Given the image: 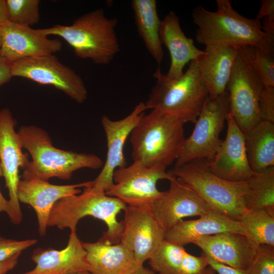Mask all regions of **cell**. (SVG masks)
Masks as SVG:
<instances>
[{"mask_svg":"<svg viewBox=\"0 0 274 274\" xmlns=\"http://www.w3.org/2000/svg\"><path fill=\"white\" fill-rule=\"evenodd\" d=\"M199 217L195 220H181L165 232L164 239L184 247L199 237L222 232H236L246 234L239 221L213 210Z\"/></svg>","mask_w":274,"mask_h":274,"instance_id":"obj_23","label":"cell"},{"mask_svg":"<svg viewBox=\"0 0 274 274\" xmlns=\"http://www.w3.org/2000/svg\"><path fill=\"white\" fill-rule=\"evenodd\" d=\"M202 274H215V271L208 266Z\"/></svg>","mask_w":274,"mask_h":274,"instance_id":"obj_43","label":"cell"},{"mask_svg":"<svg viewBox=\"0 0 274 274\" xmlns=\"http://www.w3.org/2000/svg\"><path fill=\"white\" fill-rule=\"evenodd\" d=\"M238 49L221 45H206L203 54L197 59L200 77L209 96L215 97L226 91Z\"/></svg>","mask_w":274,"mask_h":274,"instance_id":"obj_24","label":"cell"},{"mask_svg":"<svg viewBox=\"0 0 274 274\" xmlns=\"http://www.w3.org/2000/svg\"><path fill=\"white\" fill-rule=\"evenodd\" d=\"M167 191L150 206L154 216L165 231L183 218L200 216L212 210L190 187L176 177Z\"/></svg>","mask_w":274,"mask_h":274,"instance_id":"obj_16","label":"cell"},{"mask_svg":"<svg viewBox=\"0 0 274 274\" xmlns=\"http://www.w3.org/2000/svg\"><path fill=\"white\" fill-rule=\"evenodd\" d=\"M36 239L15 240L0 236V262L7 260L14 255L35 245Z\"/></svg>","mask_w":274,"mask_h":274,"instance_id":"obj_33","label":"cell"},{"mask_svg":"<svg viewBox=\"0 0 274 274\" xmlns=\"http://www.w3.org/2000/svg\"><path fill=\"white\" fill-rule=\"evenodd\" d=\"M82 245L86 251L88 271L92 274H131L142 266L133 253L120 242L112 244L101 238Z\"/></svg>","mask_w":274,"mask_h":274,"instance_id":"obj_21","label":"cell"},{"mask_svg":"<svg viewBox=\"0 0 274 274\" xmlns=\"http://www.w3.org/2000/svg\"><path fill=\"white\" fill-rule=\"evenodd\" d=\"M10 204L9 200L6 199L2 193L0 189V213L6 212L8 213L9 210Z\"/></svg>","mask_w":274,"mask_h":274,"instance_id":"obj_41","label":"cell"},{"mask_svg":"<svg viewBox=\"0 0 274 274\" xmlns=\"http://www.w3.org/2000/svg\"><path fill=\"white\" fill-rule=\"evenodd\" d=\"M206 257L207 258L209 266L218 274H249L245 270L233 267Z\"/></svg>","mask_w":274,"mask_h":274,"instance_id":"obj_36","label":"cell"},{"mask_svg":"<svg viewBox=\"0 0 274 274\" xmlns=\"http://www.w3.org/2000/svg\"><path fill=\"white\" fill-rule=\"evenodd\" d=\"M192 244L201 249L206 256L245 270L252 262L259 246L247 235L236 232L199 237Z\"/></svg>","mask_w":274,"mask_h":274,"instance_id":"obj_19","label":"cell"},{"mask_svg":"<svg viewBox=\"0 0 274 274\" xmlns=\"http://www.w3.org/2000/svg\"><path fill=\"white\" fill-rule=\"evenodd\" d=\"M264 85L241 48L227 82L230 113L246 134L260 121L259 98Z\"/></svg>","mask_w":274,"mask_h":274,"instance_id":"obj_9","label":"cell"},{"mask_svg":"<svg viewBox=\"0 0 274 274\" xmlns=\"http://www.w3.org/2000/svg\"><path fill=\"white\" fill-rule=\"evenodd\" d=\"M185 122L152 110L144 114L130 134L133 161L167 168L176 161L185 140Z\"/></svg>","mask_w":274,"mask_h":274,"instance_id":"obj_3","label":"cell"},{"mask_svg":"<svg viewBox=\"0 0 274 274\" xmlns=\"http://www.w3.org/2000/svg\"><path fill=\"white\" fill-rule=\"evenodd\" d=\"M246 271L249 274H274V246L259 245Z\"/></svg>","mask_w":274,"mask_h":274,"instance_id":"obj_32","label":"cell"},{"mask_svg":"<svg viewBox=\"0 0 274 274\" xmlns=\"http://www.w3.org/2000/svg\"><path fill=\"white\" fill-rule=\"evenodd\" d=\"M92 185L84 187L80 194L57 201L50 212L48 226L76 230L79 220L90 216L102 220L107 225V230L102 239L112 244L119 243L123 223L118 221L117 217L127 206L121 200L94 189Z\"/></svg>","mask_w":274,"mask_h":274,"instance_id":"obj_6","label":"cell"},{"mask_svg":"<svg viewBox=\"0 0 274 274\" xmlns=\"http://www.w3.org/2000/svg\"><path fill=\"white\" fill-rule=\"evenodd\" d=\"M185 251L183 247L164 239L148 259L149 264L152 270L159 274H179Z\"/></svg>","mask_w":274,"mask_h":274,"instance_id":"obj_30","label":"cell"},{"mask_svg":"<svg viewBox=\"0 0 274 274\" xmlns=\"http://www.w3.org/2000/svg\"><path fill=\"white\" fill-rule=\"evenodd\" d=\"M0 46H1V38H0Z\"/></svg>","mask_w":274,"mask_h":274,"instance_id":"obj_46","label":"cell"},{"mask_svg":"<svg viewBox=\"0 0 274 274\" xmlns=\"http://www.w3.org/2000/svg\"><path fill=\"white\" fill-rule=\"evenodd\" d=\"M209 266L204 256L196 257L185 252L180 268L179 274H202Z\"/></svg>","mask_w":274,"mask_h":274,"instance_id":"obj_34","label":"cell"},{"mask_svg":"<svg viewBox=\"0 0 274 274\" xmlns=\"http://www.w3.org/2000/svg\"><path fill=\"white\" fill-rule=\"evenodd\" d=\"M92 181L71 185H54L39 179L20 180L17 197L20 202L30 206L35 211L38 230L41 236L47 232L48 221L55 203L65 197L80 194V189L90 186Z\"/></svg>","mask_w":274,"mask_h":274,"instance_id":"obj_18","label":"cell"},{"mask_svg":"<svg viewBox=\"0 0 274 274\" xmlns=\"http://www.w3.org/2000/svg\"><path fill=\"white\" fill-rule=\"evenodd\" d=\"M117 24V19L108 18L100 8L81 15L71 25L56 24L40 30L45 36L62 38L79 58L108 65L120 50L116 32Z\"/></svg>","mask_w":274,"mask_h":274,"instance_id":"obj_2","label":"cell"},{"mask_svg":"<svg viewBox=\"0 0 274 274\" xmlns=\"http://www.w3.org/2000/svg\"><path fill=\"white\" fill-rule=\"evenodd\" d=\"M2 177H3V169H2V165H1V160H0V178Z\"/></svg>","mask_w":274,"mask_h":274,"instance_id":"obj_44","label":"cell"},{"mask_svg":"<svg viewBox=\"0 0 274 274\" xmlns=\"http://www.w3.org/2000/svg\"><path fill=\"white\" fill-rule=\"evenodd\" d=\"M76 274H92V273L88 271H85L80 272Z\"/></svg>","mask_w":274,"mask_h":274,"instance_id":"obj_45","label":"cell"},{"mask_svg":"<svg viewBox=\"0 0 274 274\" xmlns=\"http://www.w3.org/2000/svg\"><path fill=\"white\" fill-rule=\"evenodd\" d=\"M229 113L227 91L215 97L209 96L191 134L184 141L174 166L194 160H211L222 141L220 134Z\"/></svg>","mask_w":274,"mask_h":274,"instance_id":"obj_8","label":"cell"},{"mask_svg":"<svg viewBox=\"0 0 274 274\" xmlns=\"http://www.w3.org/2000/svg\"><path fill=\"white\" fill-rule=\"evenodd\" d=\"M0 56L14 62L20 59L53 55L60 51V40L50 39L40 29L9 22L0 28Z\"/></svg>","mask_w":274,"mask_h":274,"instance_id":"obj_17","label":"cell"},{"mask_svg":"<svg viewBox=\"0 0 274 274\" xmlns=\"http://www.w3.org/2000/svg\"><path fill=\"white\" fill-rule=\"evenodd\" d=\"M245 134V146L253 172L274 166V123L260 121Z\"/></svg>","mask_w":274,"mask_h":274,"instance_id":"obj_26","label":"cell"},{"mask_svg":"<svg viewBox=\"0 0 274 274\" xmlns=\"http://www.w3.org/2000/svg\"><path fill=\"white\" fill-rule=\"evenodd\" d=\"M21 253L17 254L11 258L0 262V274H7L17 265Z\"/></svg>","mask_w":274,"mask_h":274,"instance_id":"obj_39","label":"cell"},{"mask_svg":"<svg viewBox=\"0 0 274 274\" xmlns=\"http://www.w3.org/2000/svg\"><path fill=\"white\" fill-rule=\"evenodd\" d=\"M10 22L27 26L40 20L39 0H6Z\"/></svg>","mask_w":274,"mask_h":274,"instance_id":"obj_31","label":"cell"},{"mask_svg":"<svg viewBox=\"0 0 274 274\" xmlns=\"http://www.w3.org/2000/svg\"><path fill=\"white\" fill-rule=\"evenodd\" d=\"M271 14H274V1L262 0L261 7L255 19L260 21L264 17Z\"/></svg>","mask_w":274,"mask_h":274,"instance_id":"obj_38","label":"cell"},{"mask_svg":"<svg viewBox=\"0 0 274 274\" xmlns=\"http://www.w3.org/2000/svg\"><path fill=\"white\" fill-rule=\"evenodd\" d=\"M238 221L256 244L274 246V213L265 210H248Z\"/></svg>","mask_w":274,"mask_h":274,"instance_id":"obj_28","label":"cell"},{"mask_svg":"<svg viewBox=\"0 0 274 274\" xmlns=\"http://www.w3.org/2000/svg\"><path fill=\"white\" fill-rule=\"evenodd\" d=\"M174 177L164 167H149L133 161L128 166L115 170L114 185L106 193L121 200L128 206H150L163 193L157 188L158 181H170Z\"/></svg>","mask_w":274,"mask_h":274,"instance_id":"obj_10","label":"cell"},{"mask_svg":"<svg viewBox=\"0 0 274 274\" xmlns=\"http://www.w3.org/2000/svg\"><path fill=\"white\" fill-rule=\"evenodd\" d=\"M226 121L227 129L213 158L207 160L208 168L217 176L231 182H247L252 171L248 161L245 134L239 128L230 113Z\"/></svg>","mask_w":274,"mask_h":274,"instance_id":"obj_15","label":"cell"},{"mask_svg":"<svg viewBox=\"0 0 274 274\" xmlns=\"http://www.w3.org/2000/svg\"><path fill=\"white\" fill-rule=\"evenodd\" d=\"M159 37L162 45L168 49L170 64L166 77L177 79L184 73L187 63L198 58L203 51L198 49L191 38L186 36L181 29L179 17L170 11L161 20Z\"/></svg>","mask_w":274,"mask_h":274,"instance_id":"obj_22","label":"cell"},{"mask_svg":"<svg viewBox=\"0 0 274 274\" xmlns=\"http://www.w3.org/2000/svg\"><path fill=\"white\" fill-rule=\"evenodd\" d=\"M124 211L120 242L133 253L138 263L143 265L164 239L165 231L150 206H127Z\"/></svg>","mask_w":274,"mask_h":274,"instance_id":"obj_14","label":"cell"},{"mask_svg":"<svg viewBox=\"0 0 274 274\" xmlns=\"http://www.w3.org/2000/svg\"><path fill=\"white\" fill-rule=\"evenodd\" d=\"M16 120L8 108L0 110V160L6 187L9 195L7 213L11 222L20 224L23 219L17 188L20 181L19 169L26 166L29 160L22 152L23 147L15 126Z\"/></svg>","mask_w":274,"mask_h":274,"instance_id":"obj_12","label":"cell"},{"mask_svg":"<svg viewBox=\"0 0 274 274\" xmlns=\"http://www.w3.org/2000/svg\"><path fill=\"white\" fill-rule=\"evenodd\" d=\"M168 172L192 189L214 211L238 221L248 210L247 182H231L217 176L209 169L206 160L190 161Z\"/></svg>","mask_w":274,"mask_h":274,"instance_id":"obj_7","label":"cell"},{"mask_svg":"<svg viewBox=\"0 0 274 274\" xmlns=\"http://www.w3.org/2000/svg\"><path fill=\"white\" fill-rule=\"evenodd\" d=\"M216 2L215 12L198 6L192 13L193 22L198 27L195 38L199 44L243 48L268 41L260 21L241 15L233 9L229 0Z\"/></svg>","mask_w":274,"mask_h":274,"instance_id":"obj_5","label":"cell"},{"mask_svg":"<svg viewBox=\"0 0 274 274\" xmlns=\"http://www.w3.org/2000/svg\"><path fill=\"white\" fill-rule=\"evenodd\" d=\"M153 76L155 83L145 102L147 110L172 116L185 123H195L209 96L197 59L191 61L186 71L178 78H167L160 67Z\"/></svg>","mask_w":274,"mask_h":274,"instance_id":"obj_4","label":"cell"},{"mask_svg":"<svg viewBox=\"0 0 274 274\" xmlns=\"http://www.w3.org/2000/svg\"><path fill=\"white\" fill-rule=\"evenodd\" d=\"M12 62L0 56V86L9 82L11 75Z\"/></svg>","mask_w":274,"mask_h":274,"instance_id":"obj_37","label":"cell"},{"mask_svg":"<svg viewBox=\"0 0 274 274\" xmlns=\"http://www.w3.org/2000/svg\"><path fill=\"white\" fill-rule=\"evenodd\" d=\"M11 75L40 84L52 85L78 104L84 102L87 97V90L82 78L54 54L12 62Z\"/></svg>","mask_w":274,"mask_h":274,"instance_id":"obj_11","label":"cell"},{"mask_svg":"<svg viewBox=\"0 0 274 274\" xmlns=\"http://www.w3.org/2000/svg\"><path fill=\"white\" fill-rule=\"evenodd\" d=\"M34 268L20 274H76L88 271L86 251L76 230H71L66 246L62 250L38 248L34 250Z\"/></svg>","mask_w":274,"mask_h":274,"instance_id":"obj_20","label":"cell"},{"mask_svg":"<svg viewBox=\"0 0 274 274\" xmlns=\"http://www.w3.org/2000/svg\"><path fill=\"white\" fill-rule=\"evenodd\" d=\"M131 274H156L155 272L151 269L145 267L142 265L138 269L135 270Z\"/></svg>","mask_w":274,"mask_h":274,"instance_id":"obj_42","label":"cell"},{"mask_svg":"<svg viewBox=\"0 0 274 274\" xmlns=\"http://www.w3.org/2000/svg\"><path fill=\"white\" fill-rule=\"evenodd\" d=\"M146 110L145 102L141 101L122 119L112 120L106 115L102 116L101 123L107 143V157L99 174L92 181L94 189L106 192L114 185L115 170L127 166L123 154L125 142Z\"/></svg>","mask_w":274,"mask_h":274,"instance_id":"obj_13","label":"cell"},{"mask_svg":"<svg viewBox=\"0 0 274 274\" xmlns=\"http://www.w3.org/2000/svg\"><path fill=\"white\" fill-rule=\"evenodd\" d=\"M131 6L139 36L158 64H161L164 52L159 37L161 23L155 0H132Z\"/></svg>","mask_w":274,"mask_h":274,"instance_id":"obj_25","label":"cell"},{"mask_svg":"<svg viewBox=\"0 0 274 274\" xmlns=\"http://www.w3.org/2000/svg\"><path fill=\"white\" fill-rule=\"evenodd\" d=\"M23 148L32 160L23 169L22 180L48 181L52 178L70 179L73 173L83 168L98 169L104 163L98 156L57 148L48 132L35 125L20 127L17 132Z\"/></svg>","mask_w":274,"mask_h":274,"instance_id":"obj_1","label":"cell"},{"mask_svg":"<svg viewBox=\"0 0 274 274\" xmlns=\"http://www.w3.org/2000/svg\"><path fill=\"white\" fill-rule=\"evenodd\" d=\"M258 108L260 121L274 123V87H263L259 96Z\"/></svg>","mask_w":274,"mask_h":274,"instance_id":"obj_35","label":"cell"},{"mask_svg":"<svg viewBox=\"0 0 274 274\" xmlns=\"http://www.w3.org/2000/svg\"><path fill=\"white\" fill-rule=\"evenodd\" d=\"M247 183L246 209L265 210L274 213V166L254 172Z\"/></svg>","mask_w":274,"mask_h":274,"instance_id":"obj_27","label":"cell"},{"mask_svg":"<svg viewBox=\"0 0 274 274\" xmlns=\"http://www.w3.org/2000/svg\"><path fill=\"white\" fill-rule=\"evenodd\" d=\"M274 43L261 44L241 48L266 88L274 87Z\"/></svg>","mask_w":274,"mask_h":274,"instance_id":"obj_29","label":"cell"},{"mask_svg":"<svg viewBox=\"0 0 274 274\" xmlns=\"http://www.w3.org/2000/svg\"><path fill=\"white\" fill-rule=\"evenodd\" d=\"M9 22L6 0H0V28Z\"/></svg>","mask_w":274,"mask_h":274,"instance_id":"obj_40","label":"cell"}]
</instances>
